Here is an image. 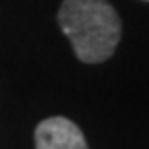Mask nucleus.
Wrapping results in <instances>:
<instances>
[{
  "label": "nucleus",
  "instance_id": "f03ea898",
  "mask_svg": "<svg viewBox=\"0 0 149 149\" xmlns=\"http://www.w3.org/2000/svg\"><path fill=\"white\" fill-rule=\"evenodd\" d=\"M35 149H89L81 128L68 118L52 116L37 124Z\"/></svg>",
  "mask_w": 149,
  "mask_h": 149
},
{
  "label": "nucleus",
  "instance_id": "f257e3e1",
  "mask_svg": "<svg viewBox=\"0 0 149 149\" xmlns=\"http://www.w3.org/2000/svg\"><path fill=\"white\" fill-rule=\"evenodd\" d=\"M58 23L72 44L74 56L87 64L108 60L122 35L120 17L106 0H64Z\"/></svg>",
  "mask_w": 149,
  "mask_h": 149
},
{
  "label": "nucleus",
  "instance_id": "7ed1b4c3",
  "mask_svg": "<svg viewBox=\"0 0 149 149\" xmlns=\"http://www.w3.org/2000/svg\"><path fill=\"white\" fill-rule=\"evenodd\" d=\"M143 2H149V0H143Z\"/></svg>",
  "mask_w": 149,
  "mask_h": 149
}]
</instances>
